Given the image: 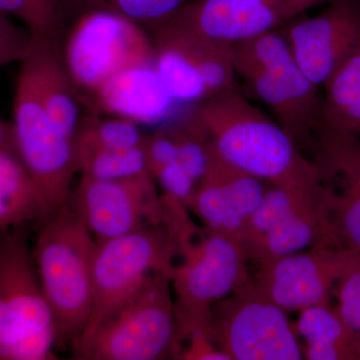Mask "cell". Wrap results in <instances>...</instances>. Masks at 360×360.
Segmentation results:
<instances>
[{
  "label": "cell",
  "instance_id": "6da1fadb",
  "mask_svg": "<svg viewBox=\"0 0 360 360\" xmlns=\"http://www.w3.org/2000/svg\"><path fill=\"white\" fill-rule=\"evenodd\" d=\"M39 225L33 262L53 314L58 347L73 350L91 309L96 240L68 203Z\"/></svg>",
  "mask_w": 360,
  "mask_h": 360
},
{
  "label": "cell",
  "instance_id": "7a4b0ae2",
  "mask_svg": "<svg viewBox=\"0 0 360 360\" xmlns=\"http://www.w3.org/2000/svg\"><path fill=\"white\" fill-rule=\"evenodd\" d=\"M189 118L215 155L267 184L281 181L305 160L283 127L238 89L201 101Z\"/></svg>",
  "mask_w": 360,
  "mask_h": 360
},
{
  "label": "cell",
  "instance_id": "3957f363",
  "mask_svg": "<svg viewBox=\"0 0 360 360\" xmlns=\"http://www.w3.org/2000/svg\"><path fill=\"white\" fill-rule=\"evenodd\" d=\"M267 184L241 236L248 259L260 265L310 248H340L311 160L281 181Z\"/></svg>",
  "mask_w": 360,
  "mask_h": 360
},
{
  "label": "cell",
  "instance_id": "277c9868",
  "mask_svg": "<svg viewBox=\"0 0 360 360\" xmlns=\"http://www.w3.org/2000/svg\"><path fill=\"white\" fill-rule=\"evenodd\" d=\"M181 262L174 266L170 281L180 345L193 333L210 335L213 305L250 281L248 258L243 245L219 234L198 231L188 214L169 226Z\"/></svg>",
  "mask_w": 360,
  "mask_h": 360
},
{
  "label": "cell",
  "instance_id": "5b68a950",
  "mask_svg": "<svg viewBox=\"0 0 360 360\" xmlns=\"http://www.w3.org/2000/svg\"><path fill=\"white\" fill-rule=\"evenodd\" d=\"M236 77L264 103L296 146L310 143L321 124V97L296 63L283 34L266 32L231 44Z\"/></svg>",
  "mask_w": 360,
  "mask_h": 360
},
{
  "label": "cell",
  "instance_id": "8992f818",
  "mask_svg": "<svg viewBox=\"0 0 360 360\" xmlns=\"http://www.w3.org/2000/svg\"><path fill=\"white\" fill-rule=\"evenodd\" d=\"M20 229L0 231V360L58 359L53 314Z\"/></svg>",
  "mask_w": 360,
  "mask_h": 360
},
{
  "label": "cell",
  "instance_id": "52a82bcc",
  "mask_svg": "<svg viewBox=\"0 0 360 360\" xmlns=\"http://www.w3.org/2000/svg\"><path fill=\"white\" fill-rule=\"evenodd\" d=\"M170 274L158 272L105 317L73 352L77 359H179Z\"/></svg>",
  "mask_w": 360,
  "mask_h": 360
},
{
  "label": "cell",
  "instance_id": "ba28073f",
  "mask_svg": "<svg viewBox=\"0 0 360 360\" xmlns=\"http://www.w3.org/2000/svg\"><path fill=\"white\" fill-rule=\"evenodd\" d=\"M61 58L82 103L118 73L155 63L143 26L104 9H87L68 26Z\"/></svg>",
  "mask_w": 360,
  "mask_h": 360
},
{
  "label": "cell",
  "instance_id": "9c48e42d",
  "mask_svg": "<svg viewBox=\"0 0 360 360\" xmlns=\"http://www.w3.org/2000/svg\"><path fill=\"white\" fill-rule=\"evenodd\" d=\"M179 245L165 224L151 225L120 238L96 241L89 321L75 352L96 326L158 272L172 276Z\"/></svg>",
  "mask_w": 360,
  "mask_h": 360
},
{
  "label": "cell",
  "instance_id": "30bf717a",
  "mask_svg": "<svg viewBox=\"0 0 360 360\" xmlns=\"http://www.w3.org/2000/svg\"><path fill=\"white\" fill-rule=\"evenodd\" d=\"M13 124L16 151L39 187L49 217L70 198L78 174L75 141L47 115L28 56L21 61L16 78Z\"/></svg>",
  "mask_w": 360,
  "mask_h": 360
},
{
  "label": "cell",
  "instance_id": "8fae6325",
  "mask_svg": "<svg viewBox=\"0 0 360 360\" xmlns=\"http://www.w3.org/2000/svg\"><path fill=\"white\" fill-rule=\"evenodd\" d=\"M210 333L231 360L304 357L285 310L250 279L213 305Z\"/></svg>",
  "mask_w": 360,
  "mask_h": 360
},
{
  "label": "cell",
  "instance_id": "7c38bea8",
  "mask_svg": "<svg viewBox=\"0 0 360 360\" xmlns=\"http://www.w3.org/2000/svg\"><path fill=\"white\" fill-rule=\"evenodd\" d=\"M149 34L156 72L177 103H200L236 89L231 44L169 22L150 28Z\"/></svg>",
  "mask_w": 360,
  "mask_h": 360
},
{
  "label": "cell",
  "instance_id": "4fadbf2b",
  "mask_svg": "<svg viewBox=\"0 0 360 360\" xmlns=\"http://www.w3.org/2000/svg\"><path fill=\"white\" fill-rule=\"evenodd\" d=\"M71 210L96 241L120 238L162 224V196L150 174L131 179L101 180L82 175L68 200Z\"/></svg>",
  "mask_w": 360,
  "mask_h": 360
},
{
  "label": "cell",
  "instance_id": "5bb4252c",
  "mask_svg": "<svg viewBox=\"0 0 360 360\" xmlns=\"http://www.w3.org/2000/svg\"><path fill=\"white\" fill-rule=\"evenodd\" d=\"M312 143L338 245L360 253V136L319 124Z\"/></svg>",
  "mask_w": 360,
  "mask_h": 360
},
{
  "label": "cell",
  "instance_id": "9a60e30c",
  "mask_svg": "<svg viewBox=\"0 0 360 360\" xmlns=\"http://www.w3.org/2000/svg\"><path fill=\"white\" fill-rule=\"evenodd\" d=\"M329 0H193L163 22L224 44L276 32Z\"/></svg>",
  "mask_w": 360,
  "mask_h": 360
},
{
  "label": "cell",
  "instance_id": "2e32d148",
  "mask_svg": "<svg viewBox=\"0 0 360 360\" xmlns=\"http://www.w3.org/2000/svg\"><path fill=\"white\" fill-rule=\"evenodd\" d=\"M314 18L278 30L296 63L319 87L360 49V0H329Z\"/></svg>",
  "mask_w": 360,
  "mask_h": 360
},
{
  "label": "cell",
  "instance_id": "e0dca14e",
  "mask_svg": "<svg viewBox=\"0 0 360 360\" xmlns=\"http://www.w3.org/2000/svg\"><path fill=\"white\" fill-rule=\"evenodd\" d=\"M354 255L345 248H310L260 264L255 281L285 311L330 304L335 284Z\"/></svg>",
  "mask_w": 360,
  "mask_h": 360
},
{
  "label": "cell",
  "instance_id": "ac0fdd59",
  "mask_svg": "<svg viewBox=\"0 0 360 360\" xmlns=\"http://www.w3.org/2000/svg\"><path fill=\"white\" fill-rule=\"evenodd\" d=\"M210 163L187 210L205 231L238 240L264 198L266 186L258 177L225 162L208 146Z\"/></svg>",
  "mask_w": 360,
  "mask_h": 360
},
{
  "label": "cell",
  "instance_id": "d6986e66",
  "mask_svg": "<svg viewBox=\"0 0 360 360\" xmlns=\"http://www.w3.org/2000/svg\"><path fill=\"white\" fill-rule=\"evenodd\" d=\"M176 103L161 82L155 63L122 71L84 101L89 112L120 116L139 125L163 122Z\"/></svg>",
  "mask_w": 360,
  "mask_h": 360
},
{
  "label": "cell",
  "instance_id": "ffe728a7",
  "mask_svg": "<svg viewBox=\"0 0 360 360\" xmlns=\"http://www.w3.org/2000/svg\"><path fill=\"white\" fill-rule=\"evenodd\" d=\"M60 51L53 45L34 41L28 56L47 115L61 132L75 141L84 105L66 70Z\"/></svg>",
  "mask_w": 360,
  "mask_h": 360
},
{
  "label": "cell",
  "instance_id": "44dd1931",
  "mask_svg": "<svg viewBox=\"0 0 360 360\" xmlns=\"http://www.w3.org/2000/svg\"><path fill=\"white\" fill-rule=\"evenodd\" d=\"M46 217L44 198L16 150L0 151V231Z\"/></svg>",
  "mask_w": 360,
  "mask_h": 360
},
{
  "label": "cell",
  "instance_id": "7402d4cb",
  "mask_svg": "<svg viewBox=\"0 0 360 360\" xmlns=\"http://www.w3.org/2000/svg\"><path fill=\"white\" fill-rule=\"evenodd\" d=\"M296 331L305 340L309 360L360 359V341L330 304L300 310Z\"/></svg>",
  "mask_w": 360,
  "mask_h": 360
},
{
  "label": "cell",
  "instance_id": "603a6c76",
  "mask_svg": "<svg viewBox=\"0 0 360 360\" xmlns=\"http://www.w3.org/2000/svg\"><path fill=\"white\" fill-rule=\"evenodd\" d=\"M321 87V124L360 136V49Z\"/></svg>",
  "mask_w": 360,
  "mask_h": 360
},
{
  "label": "cell",
  "instance_id": "cb8c5ba5",
  "mask_svg": "<svg viewBox=\"0 0 360 360\" xmlns=\"http://www.w3.org/2000/svg\"><path fill=\"white\" fill-rule=\"evenodd\" d=\"M0 11L22 21L34 41L61 49L70 14L61 0H0Z\"/></svg>",
  "mask_w": 360,
  "mask_h": 360
},
{
  "label": "cell",
  "instance_id": "d4e9b609",
  "mask_svg": "<svg viewBox=\"0 0 360 360\" xmlns=\"http://www.w3.org/2000/svg\"><path fill=\"white\" fill-rule=\"evenodd\" d=\"M146 135L141 125L120 116L89 112L82 116L75 135V155L92 149H120L141 146Z\"/></svg>",
  "mask_w": 360,
  "mask_h": 360
},
{
  "label": "cell",
  "instance_id": "484cf974",
  "mask_svg": "<svg viewBox=\"0 0 360 360\" xmlns=\"http://www.w3.org/2000/svg\"><path fill=\"white\" fill-rule=\"evenodd\" d=\"M78 174L101 180L131 179L150 174L143 144L120 149H92L77 153Z\"/></svg>",
  "mask_w": 360,
  "mask_h": 360
},
{
  "label": "cell",
  "instance_id": "4316f807",
  "mask_svg": "<svg viewBox=\"0 0 360 360\" xmlns=\"http://www.w3.org/2000/svg\"><path fill=\"white\" fill-rule=\"evenodd\" d=\"M193 0H86L87 9H104L120 14L150 30Z\"/></svg>",
  "mask_w": 360,
  "mask_h": 360
},
{
  "label": "cell",
  "instance_id": "83f0119b",
  "mask_svg": "<svg viewBox=\"0 0 360 360\" xmlns=\"http://www.w3.org/2000/svg\"><path fill=\"white\" fill-rule=\"evenodd\" d=\"M335 307L348 328L360 341V253L355 252L352 262L343 270L335 290Z\"/></svg>",
  "mask_w": 360,
  "mask_h": 360
},
{
  "label": "cell",
  "instance_id": "f1b7e54d",
  "mask_svg": "<svg viewBox=\"0 0 360 360\" xmlns=\"http://www.w3.org/2000/svg\"><path fill=\"white\" fill-rule=\"evenodd\" d=\"M34 40L26 28H20L0 11V66L21 63L32 51Z\"/></svg>",
  "mask_w": 360,
  "mask_h": 360
},
{
  "label": "cell",
  "instance_id": "f546056e",
  "mask_svg": "<svg viewBox=\"0 0 360 360\" xmlns=\"http://www.w3.org/2000/svg\"><path fill=\"white\" fill-rule=\"evenodd\" d=\"M153 176L165 191L163 195L174 198L187 207L198 182L182 167L179 161L161 167Z\"/></svg>",
  "mask_w": 360,
  "mask_h": 360
},
{
  "label": "cell",
  "instance_id": "4dcf8cb0",
  "mask_svg": "<svg viewBox=\"0 0 360 360\" xmlns=\"http://www.w3.org/2000/svg\"><path fill=\"white\" fill-rule=\"evenodd\" d=\"M144 153L149 172L153 175L161 167L177 161V144L169 129H158L146 135Z\"/></svg>",
  "mask_w": 360,
  "mask_h": 360
},
{
  "label": "cell",
  "instance_id": "1f68e13d",
  "mask_svg": "<svg viewBox=\"0 0 360 360\" xmlns=\"http://www.w3.org/2000/svg\"><path fill=\"white\" fill-rule=\"evenodd\" d=\"M187 347L182 348L179 359L184 360H231L217 347L210 335L194 333L186 340Z\"/></svg>",
  "mask_w": 360,
  "mask_h": 360
},
{
  "label": "cell",
  "instance_id": "d6a6232c",
  "mask_svg": "<svg viewBox=\"0 0 360 360\" xmlns=\"http://www.w3.org/2000/svg\"><path fill=\"white\" fill-rule=\"evenodd\" d=\"M16 150L13 122L0 120V151Z\"/></svg>",
  "mask_w": 360,
  "mask_h": 360
},
{
  "label": "cell",
  "instance_id": "836d02e7",
  "mask_svg": "<svg viewBox=\"0 0 360 360\" xmlns=\"http://www.w3.org/2000/svg\"><path fill=\"white\" fill-rule=\"evenodd\" d=\"M61 2L65 4L70 13L72 11L82 13L85 11V6H86V0H61Z\"/></svg>",
  "mask_w": 360,
  "mask_h": 360
}]
</instances>
